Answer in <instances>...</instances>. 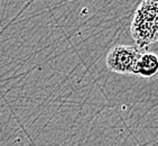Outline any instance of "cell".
<instances>
[{
    "label": "cell",
    "mask_w": 158,
    "mask_h": 146,
    "mask_svg": "<svg viewBox=\"0 0 158 146\" xmlns=\"http://www.w3.org/2000/svg\"><path fill=\"white\" fill-rule=\"evenodd\" d=\"M141 52L138 47L130 45H116L106 54V65L108 70L117 74H134L138 58Z\"/></svg>",
    "instance_id": "7a4b0ae2"
},
{
    "label": "cell",
    "mask_w": 158,
    "mask_h": 146,
    "mask_svg": "<svg viewBox=\"0 0 158 146\" xmlns=\"http://www.w3.org/2000/svg\"><path fill=\"white\" fill-rule=\"evenodd\" d=\"M158 71V58L155 53L146 52L141 53L138 58L136 67L134 69V74L140 78H154Z\"/></svg>",
    "instance_id": "3957f363"
},
{
    "label": "cell",
    "mask_w": 158,
    "mask_h": 146,
    "mask_svg": "<svg viewBox=\"0 0 158 146\" xmlns=\"http://www.w3.org/2000/svg\"><path fill=\"white\" fill-rule=\"evenodd\" d=\"M157 0H145L136 10L131 24V34L138 49L157 41Z\"/></svg>",
    "instance_id": "6da1fadb"
}]
</instances>
